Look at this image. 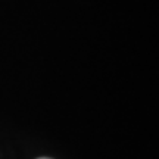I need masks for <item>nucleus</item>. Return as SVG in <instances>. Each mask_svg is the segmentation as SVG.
<instances>
[{
	"mask_svg": "<svg viewBox=\"0 0 159 159\" xmlns=\"http://www.w3.org/2000/svg\"><path fill=\"white\" fill-rule=\"evenodd\" d=\"M39 159H50V158H39Z\"/></svg>",
	"mask_w": 159,
	"mask_h": 159,
	"instance_id": "f257e3e1",
	"label": "nucleus"
}]
</instances>
